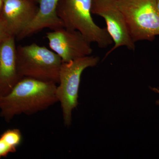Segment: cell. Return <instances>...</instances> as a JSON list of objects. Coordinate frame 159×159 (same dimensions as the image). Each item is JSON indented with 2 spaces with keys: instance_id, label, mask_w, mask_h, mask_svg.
Masks as SVG:
<instances>
[{
  "instance_id": "e0dca14e",
  "label": "cell",
  "mask_w": 159,
  "mask_h": 159,
  "mask_svg": "<svg viewBox=\"0 0 159 159\" xmlns=\"http://www.w3.org/2000/svg\"><path fill=\"white\" fill-rule=\"evenodd\" d=\"M34 1H35L36 2V0H34Z\"/></svg>"
},
{
  "instance_id": "4fadbf2b",
  "label": "cell",
  "mask_w": 159,
  "mask_h": 159,
  "mask_svg": "<svg viewBox=\"0 0 159 159\" xmlns=\"http://www.w3.org/2000/svg\"><path fill=\"white\" fill-rule=\"evenodd\" d=\"M10 36L11 35L9 34L5 23L0 16V43Z\"/></svg>"
},
{
  "instance_id": "ba28073f",
  "label": "cell",
  "mask_w": 159,
  "mask_h": 159,
  "mask_svg": "<svg viewBox=\"0 0 159 159\" xmlns=\"http://www.w3.org/2000/svg\"><path fill=\"white\" fill-rule=\"evenodd\" d=\"M34 0H3L0 16L9 34L20 35L34 20L38 11Z\"/></svg>"
},
{
  "instance_id": "7a4b0ae2",
  "label": "cell",
  "mask_w": 159,
  "mask_h": 159,
  "mask_svg": "<svg viewBox=\"0 0 159 159\" xmlns=\"http://www.w3.org/2000/svg\"><path fill=\"white\" fill-rule=\"evenodd\" d=\"M92 0H59L57 16L66 29L79 31L90 43L105 48L113 43L106 28L94 21L91 13Z\"/></svg>"
},
{
  "instance_id": "52a82bcc",
  "label": "cell",
  "mask_w": 159,
  "mask_h": 159,
  "mask_svg": "<svg viewBox=\"0 0 159 159\" xmlns=\"http://www.w3.org/2000/svg\"><path fill=\"white\" fill-rule=\"evenodd\" d=\"M49 45L62 62L90 55L93 53L91 43L79 31L64 27L53 30L46 34Z\"/></svg>"
},
{
  "instance_id": "8fae6325",
  "label": "cell",
  "mask_w": 159,
  "mask_h": 159,
  "mask_svg": "<svg viewBox=\"0 0 159 159\" xmlns=\"http://www.w3.org/2000/svg\"><path fill=\"white\" fill-rule=\"evenodd\" d=\"M0 138L8 145L16 149L20 144L22 140L21 133L18 129H13L6 130L3 133Z\"/></svg>"
},
{
  "instance_id": "6da1fadb",
  "label": "cell",
  "mask_w": 159,
  "mask_h": 159,
  "mask_svg": "<svg viewBox=\"0 0 159 159\" xmlns=\"http://www.w3.org/2000/svg\"><path fill=\"white\" fill-rule=\"evenodd\" d=\"M57 84L24 77L7 95L0 97V115L9 122L19 115H32L58 102Z\"/></svg>"
},
{
  "instance_id": "9c48e42d",
  "label": "cell",
  "mask_w": 159,
  "mask_h": 159,
  "mask_svg": "<svg viewBox=\"0 0 159 159\" xmlns=\"http://www.w3.org/2000/svg\"><path fill=\"white\" fill-rule=\"evenodd\" d=\"M22 78L17 69L15 36L0 43V97L9 93Z\"/></svg>"
},
{
  "instance_id": "5bb4252c",
  "label": "cell",
  "mask_w": 159,
  "mask_h": 159,
  "mask_svg": "<svg viewBox=\"0 0 159 159\" xmlns=\"http://www.w3.org/2000/svg\"><path fill=\"white\" fill-rule=\"evenodd\" d=\"M151 89L152 90L154 91V92H155V93H159V88H151L150 87ZM156 104L157 105H159V100H157L156 101Z\"/></svg>"
},
{
  "instance_id": "7c38bea8",
  "label": "cell",
  "mask_w": 159,
  "mask_h": 159,
  "mask_svg": "<svg viewBox=\"0 0 159 159\" xmlns=\"http://www.w3.org/2000/svg\"><path fill=\"white\" fill-rule=\"evenodd\" d=\"M16 150L0 138V158L7 157L9 153L15 152Z\"/></svg>"
},
{
  "instance_id": "9a60e30c",
  "label": "cell",
  "mask_w": 159,
  "mask_h": 159,
  "mask_svg": "<svg viewBox=\"0 0 159 159\" xmlns=\"http://www.w3.org/2000/svg\"><path fill=\"white\" fill-rule=\"evenodd\" d=\"M3 4V0H0V11H2Z\"/></svg>"
},
{
  "instance_id": "2e32d148",
  "label": "cell",
  "mask_w": 159,
  "mask_h": 159,
  "mask_svg": "<svg viewBox=\"0 0 159 159\" xmlns=\"http://www.w3.org/2000/svg\"><path fill=\"white\" fill-rule=\"evenodd\" d=\"M157 9L159 13V0H156Z\"/></svg>"
},
{
  "instance_id": "8992f818",
  "label": "cell",
  "mask_w": 159,
  "mask_h": 159,
  "mask_svg": "<svg viewBox=\"0 0 159 159\" xmlns=\"http://www.w3.org/2000/svg\"><path fill=\"white\" fill-rule=\"evenodd\" d=\"M91 13L105 20L107 30L114 43L106 54L105 58L116 49L125 47L134 51L135 43L131 37L125 18L118 6V0H92Z\"/></svg>"
},
{
  "instance_id": "3957f363",
  "label": "cell",
  "mask_w": 159,
  "mask_h": 159,
  "mask_svg": "<svg viewBox=\"0 0 159 159\" xmlns=\"http://www.w3.org/2000/svg\"><path fill=\"white\" fill-rule=\"evenodd\" d=\"M18 71L20 77L58 84L62 61L52 50L36 43L16 48Z\"/></svg>"
},
{
  "instance_id": "5b68a950",
  "label": "cell",
  "mask_w": 159,
  "mask_h": 159,
  "mask_svg": "<svg viewBox=\"0 0 159 159\" xmlns=\"http://www.w3.org/2000/svg\"><path fill=\"white\" fill-rule=\"evenodd\" d=\"M118 3L134 42L152 41L159 35L156 0H118Z\"/></svg>"
},
{
  "instance_id": "277c9868",
  "label": "cell",
  "mask_w": 159,
  "mask_h": 159,
  "mask_svg": "<svg viewBox=\"0 0 159 159\" xmlns=\"http://www.w3.org/2000/svg\"><path fill=\"white\" fill-rule=\"evenodd\" d=\"M99 61V57L90 55L69 62H62L56 96L60 103L64 124L66 126L71 125L72 111L78 105V91L83 72L88 68L97 66Z\"/></svg>"
},
{
  "instance_id": "30bf717a",
  "label": "cell",
  "mask_w": 159,
  "mask_h": 159,
  "mask_svg": "<svg viewBox=\"0 0 159 159\" xmlns=\"http://www.w3.org/2000/svg\"><path fill=\"white\" fill-rule=\"evenodd\" d=\"M59 0H36L38 11L34 20L18 36L23 39L45 28L52 30L63 27L62 21L57 13Z\"/></svg>"
}]
</instances>
